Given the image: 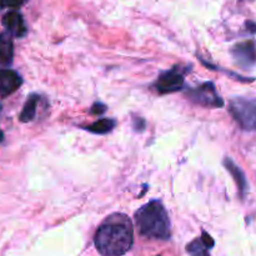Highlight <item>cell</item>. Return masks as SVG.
Segmentation results:
<instances>
[{"mask_svg":"<svg viewBox=\"0 0 256 256\" xmlns=\"http://www.w3.org/2000/svg\"><path fill=\"white\" fill-rule=\"evenodd\" d=\"M40 102V96L38 94H32L28 98L26 102H25L24 108H22V112H20V122H29L32 120L35 119V115H36L38 106H39Z\"/></svg>","mask_w":256,"mask_h":256,"instance_id":"12","label":"cell"},{"mask_svg":"<svg viewBox=\"0 0 256 256\" xmlns=\"http://www.w3.org/2000/svg\"><path fill=\"white\" fill-rule=\"evenodd\" d=\"M232 55L238 66L252 69L256 65V44L252 40L239 42L232 49Z\"/></svg>","mask_w":256,"mask_h":256,"instance_id":"5","label":"cell"},{"mask_svg":"<svg viewBox=\"0 0 256 256\" xmlns=\"http://www.w3.org/2000/svg\"><path fill=\"white\" fill-rule=\"evenodd\" d=\"M94 244L102 256L125 255L134 244L132 220L120 212L109 215L96 230Z\"/></svg>","mask_w":256,"mask_h":256,"instance_id":"1","label":"cell"},{"mask_svg":"<svg viewBox=\"0 0 256 256\" xmlns=\"http://www.w3.org/2000/svg\"><path fill=\"white\" fill-rule=\"evenodd\" d=\"M135 222L140 235L149 239L168 240L172 235L169 215L159 200H152L142 205L135 212Z\"/></svg>","mask_w":256,"mask_h":256,"instance_id":"2","label":"cell"},{"mask_svg":"<svg viewBox=\"0 0 256 256\" xmlns=\"http://www.w3.org/2000/svg\"><path fill=\"white\" fill-rule=\"evenodd\" d=\"M105 112H106V105L102 104V102H95L92 106V110H90V112L95 115H102Z\"/></svg>","mask_w":256,"mask_h":256,"instance_id":"15","label":"cell"},{"mask_svg":"<svg viewBox=\"0 0 256 256\" xmlns=\"http://www.w3.org/2000/svg\"><path fill=\"white\" fill-rule=\"evenodd\" d=\"M229 112L242 129L256 132V99L235 98L230 102Z\"/></svg>","mask_w":256,"mask_h":256,"instance_id":"3","label":"cell"},{"mask_svg":"<svg viewBox=\"0 0 256 256\" xmlns=\"http://www.w3.org/2000/svg\"><path fill=\"white\" fill-rule=\"evenodd\" d=\"M14 58V45L8 34H0V65L9 66Z\"/></svg>","mask_w":256,"mask_h":256,"instance_id":"11","label":"cell"},{"mask_svg":"<svg viewBox=\"0 0 256 256\" xmlns=\"http://www.w3.org/2000/svg\"><path fill=\"white\" fill-rule=\"evenodd\" d=\"M160 94H170V92H179L184 88V75L178 68L162 72L155 84Z\"/></svg>","mask_w":256,"mask_h":256,"instance_id":"6","label":"cell"},{"mask_svg":"<svg viewBox=\"0 0 256 256\" xmlns=\"http://www.w3.org/2000/svg\"><path fill=\"white\" fill-rule=\"evenodd\" d=\"M214 239L208 232H202V236L192 240L186 246V250L192 256H210L209 250L214 246Z\"/></svg>","mask_w":256,"mask_h":256,"instance_id":"10","label":"cell"},{"mask_svg":"<svg viewBox=\"0 0 256 256\" xmlns=\"http://www.w3.org/2000/svg\"><path fill=\"white\" fill-rule=\"evenodd\" d=\"M28 0H0V6L18 9V8L22 6Z\"/></svg>","mask_w":256,"mask_h":256,"instance_id":"14","label":"cell"},{"mask_svg":"<svg viewBox=\"0 0 256 256\" xmlns=\"http://www.w3.org/2000/svg\"><path fill=\"white\" fill-rule=\"evenodd\" d=\"M115 125H116V122H115V120L109 119V118H104V119L96 120L95 122L90 124L89 126H85L82 128V129H85L89 132H92V134L104 135L112 132L115 128Z\"/></svg>","mask_w":256,"mask_h":256,"instance_id":"13","label":"cell"},{"mask_svg":"<svg viewBox=\"0 0 256 256\" xmlns=\"http://www.w3.org/2000/svg\"><path fill=\"white\" fill-rule=\"evenodd\" d=\"M134 128L136 130H144L145 129V120L142 118H135L134 120Z\"/></svg>","mask_w":256,"mask_h":256,"instance_id":"16","label":"cell"},{"mask_svg":"<svg viewBox=\"0 0 256 256\" xmlns=\"http://www.w3.org/2000/svg\"><path fill=\"white\" fill-rule=\"evenodd\" d=\"M2 25L10 35L15 38H22L26 35L28 29L24 18L18 12H9L2 16Z\"/></svg>","mask_w":256,"mask_h":256,"instance_id":"8","label":"cell"},{"mask_svg":"<svg viewBox=\"0 0 256 256\" xmlns=\"http://www.w3.org/2000/svg\"><path fill=\"white\" fill-rule=\"evenodd\" d=\"M0 110H2V105H0Z\"/></svg>","mask_w":256,"mask_h":256,"instance_id":"18","label":"cell"},{"mask_svg":"<svg viewBox=\"0 0 256 256\" xmlns=\"http://www.w3.org/2000/svg\"><path fill=\"white\" fill-rule=\"evenodd\" d=\"M2 139H4V135H2V132L0 130V142H2Z\"/></svg>","mask_w":256,"mask_h":256,"instance_id":"17","label":"cell"},{"mask_svg":"<svg viewBox=\"0 0 256 256\" xmlns=\"http://www.w3.org/2000/svg\"><path fill=\"white\" fill-rule=\"evenodd\" d=\"M188 96L190 100L198 105L206 108H222L224 105V102L220 98V95L216 92L215 85L212 82H204L199 86L190 89L188 92Z\"/></svg>","mask_w":256,"mask_h":256,"instance_id":"4","label":"cell"},{"mask_svg":"<svg viewBox=\"0 0 256 256\" xmlns=\"http://www.w3.org/2000/svg\"><path fill=\"white\" fill-rule=\"evenodd\" d=\"M22 84V79L12 69H0V96L6 98L16 92Z\"/></svg>","mask_w":256,"mask_h":256,"instance_id":"7","label":"cell"},{"mask_svg":"<svg viewBox=\"0 0 256 256\" xmlns=\"http://www.w3.org/2000/svg\"><path fill=\"white\" fill-rule=\"evenodd\" d=\"M224 166L226 168V170L230 172V175L232 176V179H234V182H235V184H236L238 190H239L242 199H245L248 190H249V184H248V180H246V178H245L244 172H242V170L240 169V168L234 162H232V158H229V156L225 158L224 159Z\"/></svg>","mask_w":256,"mask_h":256,"instance_id":"9","label":"cell"}]
</instances>
